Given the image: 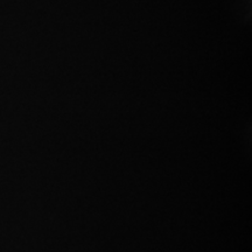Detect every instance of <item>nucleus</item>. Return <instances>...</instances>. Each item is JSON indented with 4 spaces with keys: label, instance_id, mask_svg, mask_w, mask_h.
I'll return each mask as SVG.
<instances>
[]
</instances>
